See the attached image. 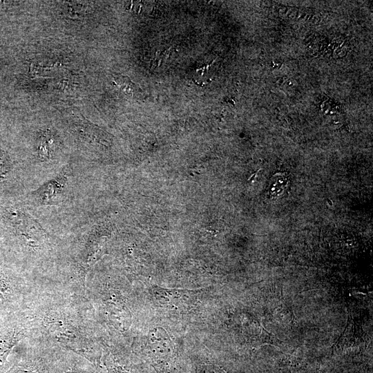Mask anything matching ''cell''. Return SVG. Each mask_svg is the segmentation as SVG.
Wrapping results in <instances>:
<instances>
[{
    "mask_svg": "<svg viewBox=\"0 0 373 373\" xmlns=\"http://www.w3.org/2000/svg\"><path fill=\"white\" fill-rule=\"evenodd\" d=\"M29 338V329L18 311L0 315V372L6 367L15 347Z\"/></svg>",
    "mask_w": 373,
    "mask_h": 373,
    "instance_id": "cell-4",
    "label": "cell"
},
{
    "mask_svg": "<svg viewBox=\"0 0 373 373\" xmlns=\"http://www.w3.org/2000/svg\"><path fill=\"white\" fill-rule=\"evenodd\" d=\"M38 284L0 261V300L10 309L19 310Z\"/></svg>",
    "mask_w": 373,
    "mask_h": 373,
    "instance_id": "cell-3",
    "label": "cell"
},
{
    "mask_svg": "<svg viewBox=\"0 0 373 373\" xmlns=\"http://www.w3.org/2000/svg\"><path fill=\"white\" fill-rule=\"evenodd\" d=\"M50 373H103L84 357L58 348Z\"/></svg>",
    "mask_w": 373,
    "mask_h": 373,
    "instance_id": "cell-5",
    "label": "cell"
},
{
    "mask_svg": "<svg viewBox=\"0 0 373 373\" xmlns=\"http://www.w3.org/2000/svg\"><path fill=\"white\" fill-rule=\"evenodd\" d=\"M10 171V164L7 155L0 151V181L7 178Z\"/></svg>",
    "mask_w": 373,
    "mask_h": 373,
    "instance_id": "cell-9",
    "label": "cell"
},
{
    "mask_svg": "<svg viewBox=\"0 0 373 373\" xmlns=\"http://www.w3.org/2000/svg\"><path fill=\"white\" fill-rule=\"evenodd\" d=\"M152 294L160 303L170 309H180L186 307L193 302L191 291L182 289H169L160 287H153Z\"/></svg>",
    "mask_w": 373,
    "mask_h": 373,
    "instance_id": "cell-7",
    "label": "cell"
},
{
    "mask_svg": "<svg viewBox=\"0 0 373 373\" xmlns=\"http://www.w3.org/2000/svg\"><path fill=\"white\" fill-rule=\"evenodd\" d=\"M169 50H167L166 51H162L160 52H157L153 65L160 66L162 62L164 61L165 59H166L169 57Z\"/></svg>",
    "mask_w": 373,
    "mask_h": 373,
    "instance_id": "cell-10",
    "label": "cell"
},
{
    "mask_svg": "<svg viewBox=\"0 0 373 373\" xmlns=\"http://www.w3.org/2000/svg\"><path fill=\"white\" fill-rule=\"evenodd\" d=\"M102 358L100 368L103 373H146L135 361L119 353L109 352Z\"/></svg>",
    "mask_w": 373,
    "mask_h": 373,
    "instance_id": "cell-6",
    "label": "cell"
},
{
    "mask_svg": "<svg viewBox=\"0 0 373 373\" xmlns=\"http://www.w3.org/2000/svg\"><path fill=\"white\" fill-rule=\"evenodd\" d=\"M57 349L25 339L15 347L0 373H50Z\"/></svg>",
    "mask_w": 373,
    "mask_h": 373,
    "instance_id": "cell-2",
    "label": "cell"
},
{
    "mask_svg": "<svg viewBox=\"0 0 373 373\" xmlns=\"http://www.w3.org/2000/svg\"><path fill=\"white\" fill-rule=\"evenodd\" d=\"M19 311L29 329L28 340L70 351L100 367L99 325L86 292L59 283H42Z\"/></svg>",
    "mask_w": 373,
    "mask_h": 373,
    "instance_id": "cell-1",
    "label": "cell"
},
{
    "mask_svg": "<svg viewBox=\"0 0 373 373\" xmlns=\"http://www.w3.org/2000/svg\"><path fill=\"white\" fill-rule=\"evenodd\" d=\"M10 311H12V310L8 308L0 300V315Z\"/></svg>",
    "mask_w": 373,
    "mask_h": 373,
    "instance_id": "cell-11",
    "label": "cell"
},
{
    "mask_svg": "<svg viewBox=\"0 0 373 373\" xmlns=\"http://www.w3.org/2000/svg\"><path fill=\"white\" fill-rule=\"evenodd\" d=\"M114 83L125 95H133L135 85L127 77H119L114 79Z\"/></svg>",
    "mask_w": 373,
    "mask_h": 373,
    "instance_id": "cell-8",
    "label": "cell"
}]
</instances>
